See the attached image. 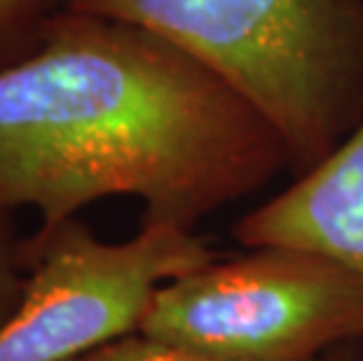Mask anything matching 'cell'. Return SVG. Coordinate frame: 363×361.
Returning <instances> with one entry per match:
<instances>
[{"instance_id":"6da1fadb","label":"cell","mask_w":363,"mask_h":361,"mask_svg":"<svg viewBox=\"0 0 363 361\" xmlns=\"http://www.w3.org/2000/svg\"><path fill=\"white\" fill-rule=\"evenodd\" d=\"M289 169L281 139L204 64L150 30L61 10L0 68V213L40 228L136 197L143 223L195 230Z\"/></svg>"},{"instance_id":"7a4b0ae2","label":"cell","mask_w":363,"mask_h":361,"mask_svg":"<svg viewBox=\"0 0 363 361\" xmlns=\"http://www.w3.org/2000/svg\"><path fill=\"white\" fill-rule=\"evenodd\" d=\"M141 26L204 64L281 139L321 162L363 118V0H61Z\"/></svg>"},{"instance_id":"3957f363","label":"cell","mask_w":363,"mask_h":361,"mask_svg":"<svg viewBox=\"0 0 363 361\" xmlns=\"http://www.w3.org/2000/svg\"><path fill=\"white\" fill-rule=\"evenodd\" d=\"M138 331L225 361H319L363 340V287L310 251L249 249L162 284Z\"/></svg>"},{"instance_id":"277c9868","label":"cell","mask_w":363,"mask_h":361,"mask_svg":"<svg viewBox=\"0 0 363 361\" xmlns=\"http://www.w3.org/2000/svg\"><path fill=\"white\" fill-rule=\"evenodd\" d=\"M21 251L28 274L0 324V361H73L136 333L162 284L218 258L195 230L143 223L106 242L78 218L40 228Z\"/></svg>"},{"instance_id":"5b68a950","label":"cell","mask_w":363,"mask_h":361,"mask_svg":"<svg viewBox=\"0 0 363 361\" xmlns=\"http://www.w3.org/2000/svg\"><path fill=\"white\" fill-rule=\"evenodd\" d=\"M233 235L246 249L316 253L363 287V118L321 162L239 218Z\"/></svg>"},{"instance_id":"8992f818","label":"cell","mask_w":363,"mask_h":361,"mask_svg":"<svg viewBox=\"0 0 363 361\" xmlns=\"http://www.w3.org/2000/svg\"><path fill=\"white\" fill-rule=\"evenodd\" d=\"M73 361H225L206 352L192 350L188 345L162 340L148 333H129L118 340L101 345Z\"/></svg>"},{"instance_id":"52a82bcc","label":"cell","mask_w":363,"mask_h":361,"mask_svg":"<svg viewBox=\"0 0 363 361\" xmlns=\"http://www.w3.org/2000/svg\"><path fill=\"white\" fill-rule=\"evenodd\" d=\"M24 263V251H21L19 244L12 242L3 218H0V324L10 317L21 294H24L26 274L21 272Z\"/></svg>"},{"instance_id":"ba28073f","label":"cell","mask_w":363,"mask_h":361,"mask_svg":"<svg viewBox=\"0 0 363 361\" xmlns=\"http://www.w3.org/2000/svg\"><path fill=\"white\" fill-rule=\"evenodd\" d=\"M28 3L30 0H0V26H3L7 19H12L17 12L24 10V5Z\"/></svg>"},{"instance_id":"9c48e42d","label":"cell","mask_w":363,"mask_h":361,"mask_svg":"<svg viewBox=\"0 0 363 361\" xmlns=\"http://www.w3.org/2000/svg\"><path fill=\"white\" fill-rule=\"evenodd\" d=\"M319 361H354L350 355H347V352H342V348L340 350H333V352H328L326 357H321Z\"/></svg>"}]
</instances>
